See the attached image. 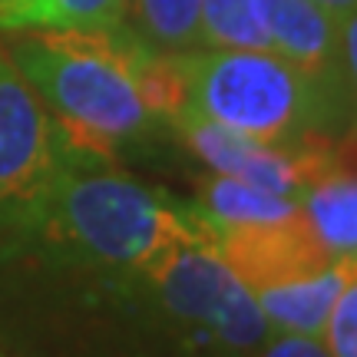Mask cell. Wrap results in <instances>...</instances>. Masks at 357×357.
I'll return each mask as SVG.
<instances>
[{
  "mask_svg": "<svg viewBox=\"0 0 357 357\" xmlns=\"http://www.w3.org/2000/svg\"><path fill=\"white\" fill-rule=\"evenodd\" d=\"M311 3H318L321 10H328L331 17H341L347 10H357V0H311Z\"/></svg>",
  "mask_w": 357,
  "mask_h": 357,
  "instance_id": "obj_17",
  "label": "cell"
},
{
  "mask_svg": "<svg viewBox=\"0 0 357 357\" xmlns=\"http://www.w3.org/2000/svg\"><path fill=\"white\" fill-rule=\"evenodd\" d=\"M126 24L102 30H13L7 53L33 86L60 149L109 159L166 126L149 109L142 70L153 56Z\"/></svg>",
  "mask_w": 357,
  "mask_h": 357,
  "instance_id": "obj_2",
  "label": "cell"
},
{
  "mask_svg": "<svg viewBox=\"0 0 357 357\" xmlns=\"http://www.w3.org/2000/svg\"><path fill=\"white\" fill-rule=\"evenodd\" d=\"M199 10L202 0H126L123 24L155 50L185 53L199 47Z\"/></svg>",
  "mask_w": 357,
  "mask_h": 357,
  "instance_id": "obj_12",
  "label": "cell"
},
{
  "mask_svg": "<svg viewBox=\"0 0 357 357\" xmlns=\"http://www.w3.org/2000/svg\"><path fill=\"white\" fill-rule=\"evenodd\" d=\"M255 357H331V351H328V344H324V337L271 331Z\"/></svg>",
  "mask_w": 357,
  "mask_h": 357,
  "instance_id": "obj_15",
  "label": "cell"
},
{
  "mask_svg": "<svg viewBox=\"0 0 357 357\" xmlns=\"http://www.w3.org/2000/svg\"><path fill=\"white\" fill-rule=\"evenodd\" d=\"M255 7L271 53L284 56L301 73L318 79L321 86L351 96L344 63H341L337 17L321 10L311 0H255Z\"/></svg>",
  "mask_w": 357,
  "mask_h": 357,
  "instance_id": "obj_7",
  "label": "cell"
},
{
  "mask_svg": "<svg viewBox=\"0 0 357 357\" xmlns=\"http://www.w3.org/2000/svg\"><path fill=\"white\" fill-rule=\"evenodd\" d=\"M189 205L202 225H268V222L301 215L298 199L275 195V192L248 185L242 178L218 176V172L199 182V195Z\"/></svg>",
  "mask_w": 357,
  "mask_h": 357,
  "instance_id": "obj_10",
  "label": "cell"
},
{
  "mask_svg": "<svg viewBox=\"0 0 357 357\" xmlns=\"http://www.w3.org/2000/svg\"><path fill=\"white\" fill-rule=\"evenodd\" d=\"M298 205L321 248L334 261L357 265V126L334 139L331 162Z\"/></svg>",
  "mask_w": 357,
  "mask_h": 357,
  "instance_id": "obj_8",
  "label": "cell"
},
{
  "mask_svg": "<svg viewBox=\"0 0 357 357\" xmlns=\"http://www.w3.org/2000/svg\"><path fill=\"white\" fill-rule=\"evenodd\" d=\"M7 235L40 245L56 265L129 278L132 271L185 242H202L189 202L109 166L60 149L40 195Z\"/></svg>",
  "mask_w": 357,
  "mask_h": 357,
  "instance_id": "obj_1",
  "label": "cell"
},
{
  "mask_svg": "<svg viewBox=\"0 0 357 357\" xmlns=\"http://www.w3.org/2000/svg\"><path fill=\"white\" fill-rule=\"evenodd\" d=\"M185 109L268 146L341 136L357 119L354 100L321 86L271 50H185Z\"/></svg>",
  "mask_w": 357,
  "mask_h": 357,
  "instance_id": "obj_3",
  "label": "cell"
},
{
  "mask_svg": "<svg viewBox=\"0 0 357 357\" xmlns=\"http://www.w3.org/2000/svg\"><path fill=\"white\" fill-rule=\"evenodd\" d=\"M324 344L331 357H357V275L344 284L331 307V318L324 328Z\"/></svg>",
  "mask_w": 357,
  "mask_h": 357,
  "instance_id": "obj_14",
  "label": "cell"
},
{
  "mask_svg": "<svg viewBox=\"0 0 357 357\" xmlns=\"http://www.w3.org/2000/svg\"><path fill=\"white\" fill-rule=\"evenodd\" d=\"M119 291L142 305L172 357H255L271 334L255 294L205 242L162 252Z\"/></svg>",
  "mask_w": 357,
  "mask_h": 357,
  "instance_id": "obj_4",
  "label": "cell"
},
{
  "mask_svg": "<svg viewBox=\"0 0 357 357\" xmlns=\"http://www.w3.org/2000/svg\"><path fill=\"white\" fill-rule=\"evenodd\" d=\"M337 37H341V63H344V77L354 96L357 109V10H347L337 17Z\"/></svg>",
  "mask_w": 357,
  "mask_h": 357,
  "instance_id": "obj_16",
  "label": "cell"
},
{
  "mask_svg": "<svg viewBox=\"0 0 357 357\" xmlns=\"http://www.w3.org/2000/svg\"><path fill=\"white\" fill-rule=\"evenodd\" d=\"M199 47H208V50H271L255 0H202Z\"/></svg>",
  "mask_w": 357,
  "mask_h": 357,
  "instance_id": "obj_13",
  "label": "cell"
},
{
  "mask_svg": "<svg viewBox=\"0 0 357 357\" xmlns=\"http://www.w3.org/2000/svg\"><path fill=\"white\" fill-rule=\"evenodd\" d=\"M56 166L60 142L50 113L0 47V235L17 225Z\"/></svg>",
  "mask_w": 357,
  "mask_h": 357,
  "instance_id": "obj_5",
  "label": "cell"
},
{
  "mask_svg": "<svg viewBox=\"0 0 357 357\" xmlns=\"http://www.w3.org/2000/svg\"><path fill=\"white\" fill-rule=\"evenodd\" d=\"M126 0H0V30H102L119 26Z\"/></svg>",
  "mask_w": 357,
  "mask_h": 357,
  "instance_id": "obj_11",
  "label": "cell"
},
{
  "mask_svg": "<svg viewBox=\"0 0 357 357\" xmlns=\"http://www.w3.org/2000/svg\"><path fill=\"white\" fill-rule=\"evenodd\" d=\"M199 231H202V242L242 278L248 291L305 278L334 261L321 248L314 231L307 229L305 215L268 222V225H202L199 222Z\"/></svg>",
  "mask_w": 357,
  "mask_h": 357,
  "instance_id": "obj_6",
  "label": "cell"
},
{
  "mask_svg": "<svg viewBox=\"0 0 357 357\" xmlns=\"http://www.w3.org/2000/svg\"><path fill=\"white\" fill-rule=\"evenodd\" d=\"M357 275L354 261H331L314 275L291 278L281 284L258 288L255 301L265 314L268 328L281 334H307V337H324L331 307L344 284Z\"/></svg>",
  "mask_w": 357,
  "mask_h": 357,
  "instance_id": "obj_9",
  "label": "cell"
}]
</instances>
